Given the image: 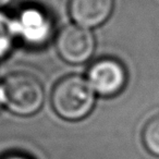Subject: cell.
<instances>
[{"mask_svg": "<svg viewBox=\"0 0 159 159\" xmlns=\"http://www.w3.org/2000/svg\"><path fill=\"white\" fill-rule=\"evenodd\" d=\"M16 37L13 19L0 12V59L5 58L11 51Z\"/></svg>", "mask_w": 159, "mask_h": 159, "instance_id": "cell-8", "label": "cell"}, {"mask_svg": "<svg viewBox=\"0 0 159 159\" xmlns=\"http://www.w3.org/2000/svg\"><path fill=\"white\" fill-rule=\"evenodd\" d=\"M16 37L30 46H42L52 33V22L45 11L36 7L22 9L13 19Z\"/></svg>", "mask_w": 159, "mask_h": 159, "instance_id": "cell-5", "label": "cell"}, {"mask_svg": "<svg viewBox=\"0 0 159 159\" xmlns=\"http://www.w3.org/2000/svg\"><path fill=\"white\" fill-rule=\"evenodd\" d=\"M10 2H11V0H0V9L7 7Z\"/></svg>", "mask_w": 159, "mask_h": 159, "instance_id": "cell-11", "label": "cell"}, {"mask_svg": "<svg viewBox=\"0 0 159 159\" xmlns=\"http://www.w3.org/2000/svg\"><path fill=\"white\" fill-rule=\"evenodd\" d=\"M95 92L87 79L72 74L62 77L51 92V106L60 118L68 121L82 120L95 105Z\"/></svg>", "mask_w": 159, "mask_h": 159, "instance_id": "cell-1", "label": "cell"}, {"mask_svg": "<svg viewBox=\"0 0 159 159\" xmlns=\"http://www.w3.org/2000/svg\"><path fill=\"white\" fill-rule=\"evenodd\" d=\"M87 81L96 94L102 97H111L125 87L128 73L119 60L102 58L89 66Z\"/></svg>", "mask_w": 159, "mask_h": 159, "instance_id": "cell-4", "label": "cell"}, {"mask_svg": "<svg viewBox=\"0 0 159 159\" xmlns=\"http://www.w3.org/2000/svg\"><path fill=\"white\" fill-rule=\"evenodd\" d=\"M56 49L68 63H85L91 59L95 50V38L89 29L77 24H69L58 32Z\"/></svg>", "mask_w": 159, "mask_h": 159, "instance_id": "cell-3", "label": "cell"}, {"mask_svg": "<svg viewBox=\"0 0 159 159\" xmlns=\"http://www.w3.org/2000/svg\"><path fill=\"white\" fill-rule=\"evenodd\" d=\"M115 0H69V12L75 24L94 29L104 24L113 11Z\"/></svg>", "mask_w": 159, "mask_h": 159, "instance_id": "cell-6", "label": "cell"}, {"mask_svg": "<svg viewBox=\"0 0 159 159\" xmlns=\"http://www.w3.org/2000/svg\"><path fill=\"white\" fill-rule=\"evenodd\" d=\"M142 141L148 152L159 157V115L146 122L142 131Z\"/></svg>", "mask_w": 159, "mask_h": 159, "instance_id": "cell-7", "label": "cell"}, {"mask_svg": "<svg viewBox=\"0 0 159 159\" xmlns=\"http://www.w3.org/2000/svg\"><path fill=\"white\" fill-rule=\"evenodd\" d=\"M3 106H6V96L2 85L0 84V109L2 108Z\"/></svg>", "mask_w": 159, "mask_h": 159, "instance_id": "cell-10", "label": "cell"}, {"mask_svg": "<svg viewBox=\"0 0 159 159\" xmlns=\"http://www.w3.org/2000/svg\"><path fill=\"white\" fill-rule=\"evenodd\" d=\"M1 159H31V158H29L27 156L22 154H9L3 156Z\"/></svg>", "mask_w": 159, "mask_h": 159, "instance_id": "cell-9", "label": "cell"}, {"mask_svg": "<svg viewBox=\"0 0 159 159\" xmlns=\"http://www.w3.org/2000/svg\"><path fill=\"white\" fill-rule=\"evenodd\" d=\"M6 107L12 113L27 117L36 113L44 104L45 92L40 81L29 72L9 73L1 83Z\"/></svg>", "mask_w": 159, "mask_h": 159, "instance_id": "cell-2", "label": "cell"}]
</instances>
